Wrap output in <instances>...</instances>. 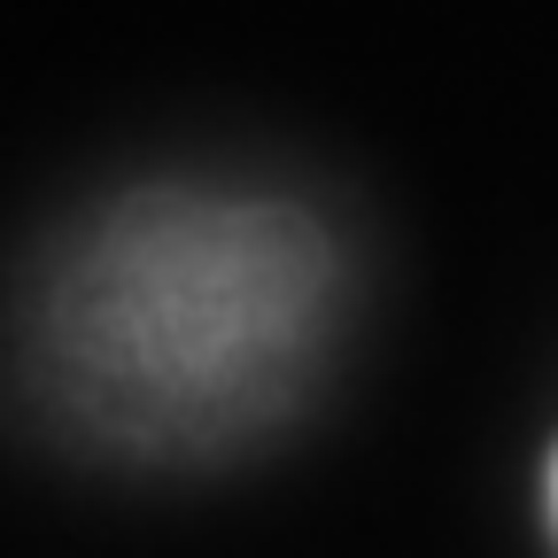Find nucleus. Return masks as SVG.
Masks as SVG:
<instances>
[{"mask_svg": "<svg viewBox=\"0 0 558 558\" xmlns=\"http://www.w3.org/2000/svg\"><path fill=\"white\" fill-rule=\"evenodd\" d=\"M341 256L311 209L140 186L78 226L32 295V373L124 458H209L271 427L326 357Z\"/></svg>", "mask_w": 558, "mask_h": 558, "instance_id": "f257e3e1", "label": "nucleus"}, {"mask_svg": "<svg viewBox=\"0 0 558 558\" xmlns=\"http://www.w3.org/2000/svg\"><path fill=\"white\" fill-rule=\"evenodd\" d=\"M543 512H550V535H558V450H550V465H543Z\"/></svg>", "mask_w": 558, "mask_h": 558, "instance_id": "f03ea898", "label": "nucleus"}]
</instances>
